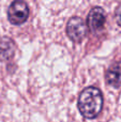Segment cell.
Masks as SVG:
<instances>
[{"instance_id":"1","label":"cell","mask_w":121,"mask_h":122,"mask_svg":"<svg viewBox=\"0 0 121 122\" xmlns=\"http://www.w3.org/2000/svg\"><path fill=\"white\" fill-rule=\"evenodd\" d=\"M78 109L87 119H93L100 115L103 108V95L100 89L88 87L78 97Z\"/></svg>"},{"instance_id":"2","label":"cell","mask_w":121,"mask_h":122,"mask_svg":"<svg viewBox=\"0 0 121 122\" xmlns=\"http://www.w3.org/2000/svg\"><path fill=\"white\" fill-rule=\"evenodd\" d=\"M29 16V8L23 0H16L8 10V18L13 25H21Z\"/></svg>"},{"instance_id":"3","label":"cell","mask_w":121,"mask_h":122,"mask_svg":"<svg viewBox=\"0 0 121 122\" xmlns=\"http://www.w3.org/2000/svg\"><path fill=\"white\" fill-rule=\"evenodd\" d=\"M66 34L73 42H81L87 34L85 21L79 17H72L66 25Z\"/></svg>"},{"instance_id":"4","label":"cell","mask_w":121,"mask_h":122,"mask_svg":"<svg viewBox=\"0 0 121 122\" xmlns=\"http://www.w3.org/2000/svg\"><path fill=\"white\" fill-rule=\"evenodd\" d=\"M105 20H106V15H105L104 10L100 6H96V8L92 9L88 15V27L93 32L99 31L104 27Z\"/></svg>"},{"instance_id":"5","label":"cell","mask_w":121,"mask_h":122,"mask_svg":"<svg viewBox=\"0 0 121 122\" xmlns=\"http://www.w3.org/2000/svg\"><path fill=\"white\" fill-rule=\"evenodd\" d=\"M15 51H16V46L12 39L8 36L0 38V62H4V61L12 59Z\"/></svg>"},{"instance_id":"6","label":"cell","mask_w":121,"mask_h":122,"mask_svg":"<svg viewBox=\"0 0 121 122\" xmlns=\"http://www.w3.org/2000/svg\"><path fill=\"white\" fill-rule=\"evenodd\" d=\"M105 78L109 86L118 88L121 85V62L111 64L105 73Z\"/></svg>"},{"instance_id":"7","label":"cell","mask_w":121,"mask_h":122,"mask_svg":"<svg viewBox=\"0 0 121 122\" xmlns=\"http://www.w3.org/2000/svg\"><path fill=\"white\" fill-rule=\"evenodd\" d=\"M115 17H116V21H117V24L121 27V3L118 5L117 10H116Z\"/></svg>"}]
</instances>
